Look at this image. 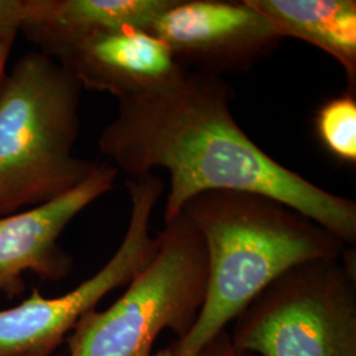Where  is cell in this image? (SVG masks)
I'll list each match as a JSON object with an SVG mask.
<instances>
[{"instance_id": "obj_1", "label": "cell", "mask_w": 356, "mask_h": 356, "mask_svg": "<svg viewBox=\"0 0 356 356\" xmlns=\"http://www.w3.org/2000/svg\"><path fill=\"white\" fill-rule=\"evenodd\" d=\"M232 98L223 76L184 67L156 89L119 99L98 148L127 179L165 170L164 223L204 191H254L291 206L354 245L355 202L322 189L263 151L232 116Z\"/></svg>"}, {"instance_id": "obj_2", "label": "cell", "mask_w": 356, "mask_h": 356, "mask_svg": "<svg viewBox=\"0 0 356 356\" xmlns=\"http://www.w3.org/2000/svg\"><path fill=\"white\" fill-rule=\"evenodd\" d=\"M181 213L204 241L207 284L191 332L175 342L177 356H195L291 268L341 257L347 248L291 206L254 191H204L189 200Z\"/></svg>"}, {"instance_id": "obj_3", "label": "cell", "mask_w": 356, "mask_h": 356, "mask_svg": "<svg viewBox=\"0 0 356 356\" xmlns=\"http://www.w3.org/2000/svg\"><path fill=\"white\" fill-rule=\"evenodd\" d=\"M82 88L38 51L20 56L0 86V216L56 200L98 163L74 154Z\"/></svg>"}, {"instance_id": "obj_4", "label": "cell", "mask_w": 356, "mask_h": 356, "mask_svg": "<svg viewBox=\"0 0 356 356\" xmlns=\"http://www.w3.org/2000/svg\"><path fill=\"white\" fill-rule=\"evenodd\" d=\"M152 261L116 302L85 314L67 337L70 356H151L163 331L184 339L202 309L207 284L204 243L182 213L157 235Z\"/></svg>"}, {"instance_id": "obj_5", "label": "cell", "mask_w": 356, "mask_h": 356, "mask_svg": "<svg viewBox=\"0 0 356 356\" xmlns=\"http://www.w3.org/2000/svg\"><path fill=\"white\" fill-rule=\"evenodd\" d=\"M229 335L254 356H356L354 248L282 273L244 307Z\"/></svg>"}, {"instance_id": "obj_6", "label": "cell", "mask_w": 356, "mask_h": 356, "mask_svg": "<svg viewBox=\"0 0 356 356\" xmlns=\"http://www.w3.org/2000/svg\"><path fill=\"white\" fill-rule=\"evenodd\" d=\"M126 186L131 213L115 254L95 275L63 296L48 298L35 289L22 304L0 309V356H51L79 319L107 294L127 286L152 261L159 243L149 229L165 181L153 173L127 179Z\"/></svg>"}, {"instance_id": "obj_7", "label": "cell", "mask_w": 356, "mask_h": 356, "mask_svg": "<svg viewBox=\"0 0 356 356\" xmlns=\"http://www.w3.org/2000/svg\"><path fill=\"white\" fill-rule=\"evenodd\" d=\"M147 31L182 67L220 76L248 70L282 40L250 0H172Z\"/></svg>"}, {"instance_id": "obj_8", "label": "cell", "mask_w": 356, "mask_h": 356, "mask_svg": "<svg viewBox=\"0 0 356 356\" xmlns=\"http://www.w3.org/2000/svg\"><path fill=\"white\" fill-rule=\"evenodd\" d=\"M119 172L111 164L95 170L64 195L23 211L0 216V297L24 292V275L49 281L66 277L73 260L58 244L69 223L90 204L113 191Z\"/></svg>"}, {"instance_id": "obj_9", "label": "cell", "mask_w": 356, "mask_h": 356, "mask_svg": "<svg viewBox=\"0 0 356 356\" xmlns=\"http://www.w3.org/2000/svg\"><path fill=\"white\" fill-rule=\"evenodd\" d=\"M82 89L123 99L156 89L184 69L164 41L140 28H122L83 40L57 60Z\"/></svg>"}, {"instance_id": "obj_10", "label": "cell", "mask_w": 356, "mask_h": 356, "mask_svg": "<svg viewBox=\"0 0 356 356\" xmlns=\"http://www.w3.org/2000/svg\"><path fill=\"white\" fill-rule=\"evenodd\" d=\"M172 0H26L20 31L56 61L83 40L122 28L145 29Z\"/></svg>"}, {"instance_id": "obj_11", "label": "cell", "mask_w": 356, "mask_h": 356, "mask_svg": "<svg viewBox=\"0 0 356 356\" xmlns=\"http://www.w3.org/2000/svg\"><path fill=\"white\" fill-rule=\"evenodd\" d=\"M281 38L327 53L343 67L348 94L356 90L355 0H250Z\"/></svg>"}, {"instance_id": "obj_12", "label": "cell", "mask_w": 356, "mask_h": 356, "mask_svg": "<svg viewBox=\"0 0 356 356\" xmlns=\"http://www.w3.org/2000/svg\"><path fill=\"white\" fill-rule=\"evenodd\" d=\"M316 127L326 149L347 164L356 163V99L346 94L319 107Z\"/></svg>"}, {"instance_id": "obj_13", "label": "cell", "mask_w": 356, "mask_h": 356, "mask_svg": "<svg viewBox=\"0 0 356 356\" xmlns=\"http://www.w3.org/2000/svg\"><path fill=\"white\" fill-rule=\"evenodd\" d=\"M26 15V0H0V33L19 32Z\"/></svg>"}, {"instance_id": "obj_14", "label": "cell", "mask_w": 356, "mask_h": 356, "mask_svg": "<svg viewBox=\"0 0 356 356\" xmlns=\"http://www.w3.org/2000/svg\"><path fill=\"white\" fill-rule=\"evenodd\" d=\"M195 356H254L243 353L231 339L227 329L218 332L210 341L204 343V347L195 354Z\"/></svg>"}, {"instance_id": "obj_15", "label": "cell", "mask_w": 356, "mask_h": 356, "mask_svg": "<svg viewBox=\"0 0 356 356\" xmlns=\"http://www.w3.org/2000/svg\"><path fill=\"white\" fill-rule=\"evenodd\" d=\"M16 35H17V32L0 33V86H1V82L7 73V69H8L10 54L13 51Z\"/></svg>"}, {"instance_id": "obj_16", "label": "cell", "mask_w": 356, "mask_h": 356, "mask_svg": "<svg viewBox=\"0 0 356 356\" xmlns=\"http://www.w3.org/2000/svg\"><path fill=\"white\" fill-rule=\"evenodd\" d=\"M151 356H177V351H176L175 343H172L170 346H168L165 348L157 351L156 354H152Z\"/></svg>"}]
</instances>
